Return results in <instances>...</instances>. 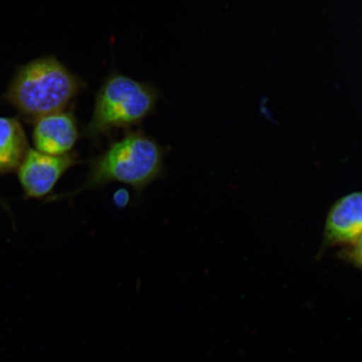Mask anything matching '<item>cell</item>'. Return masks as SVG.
I'll use <instances>...</instances> for the list:
<instances>
[{
    "mask_svg": "<svg viewBox=\"0 0 362 362\" xmlns=\"http://www.w3.org/2000/svg\"><path fill=\"white\" fill-rule=\"evenodd\" d=\"M164 149L155 139L141 130L130 131L89 161L87 179L80 187L49 196L47 202L72 198L111 182L128 185L138 194H141L148 185L164 175Z\"/></svg>",
    "mask_w": 362,
    "mask_h": 362,
    "instance_id": "6da1fadb",
    "label": "cell"
},
{
    "mask_svg": "<svg viewBox=\"0 0 362 362\" xmlns=\"http://www.w3.org/2000/svg\"><path fill=\"white\" fill-rule=\"evenodd\" d=\"M84 84L54 57L35 59L18 69L4 99L27 121L66 110Z\"/></svg>",
    "mask_w": 362,
    "mask_h": 362,
    "instance_id": "7a4b0ae2",
    "label": "cell"
},
{
    "mask_svg": "<svg viewBox=\"0 0 362 362\" xmlns=\"http://www.w3.org/2000/svg\"><path fill=\"white\" fill-rule=\"evenodd\" d=\"M158 97L151 85L112 72L96 95L92 119L83 129L84 137L98 142L112 130L139 124L155 110Z\"/></svg>",
    "mask_w": 362,
    "mask_h": 362,
    "instance_id": "3957f363",
    "label": "cell"
},
{
    "mask_svg": "<svg viewBox=\"0 0 362 362\" xmlns=\"http://www.w3.org/2000/svg\"><path fill=\"white\" fill-rule=\"evenodd\" d=\"M78 163L74 152L53 156L30 148L16 171L25 198L49 197L58 181Z\"/></svg>",
    "mask_w": 362,
    "mask_h": 362,
    "instance_id": "277c9868",
    "label": "cell"
},
{
    "mask_svg": "<svg viewBox=\"0 0 362 362\" xmlns=\"http://www.w3.org/2000/svg\"><path fill=\"white\" fill-rule=\"evenodd\" d=\"M33 124L35 149L48 155L71 153L79 139L78 121L74 113L66 110L40 117Z\"/></svg>",
    "mask_w": 362,
    "mask_h": 362,
    "instance_id": "5b68a950",
    "label": "cell"
},
{
    "mask_svg": "<svg viewBox=\"0 0 362 362\" xmlns=\"http://www.w3.org/2000/svg\"><path fill=\"white\" fill-rule=\"evenodd\" d=\"M362 233V192L334 202L325 219L323 248L349 245Z\"/></svg>",
    "mask_w": 362,
    "mask_h": 362,
    "instance_id": "8992f818",
    "label": "cell"
},
{
    "mask_svg": "<svg viewBox=\"0 0 362 362\" xmlns=\"http://www.w3.org/2000/svg\"><path fill=\"white\" fill-rule=\"evenodd\" d=\"M29 149L28 139L20 120L0 117V173L16 172Z\"/></svg>",
    "mask_w": 362,
    "mask_h": 362,
    "instance_id": "52a82bcc",
    "label": "cell"
},
{
    "mask_svg": "<svg viewBox=\"0 0 362 362\" xmlns=\"http://www.w3.org/2000/svg\"><path fill=\"white\" fill-rule=\"evenodd\" d=\"M341 248L339 257L354 268L362 270V233L354 242Z\"/></svg>",
    "mask_w": 362,
    "mask_h": 362,
    "instance_id": "ba28073f",
    "label": "cell"
},
{
    "mask_svg": "<svg viewBox=\"0 0 362 362\" xmlns=\"http://www.w3.org/2000/svg\"><path fill=\"white\" fill-rule=\"evenodd\" d=\"M130 201L128 189L122 188L113 194L112 202L117 208H124Z\"/></svg>",
    "mask_w": 362,
    "mask_h": 362,
    "instance_id": "9c48e42d",
    "label": "cell"
},
{
    "mask_svg": "<svg viewBox=\"0 0 362 362\" xmlns=\"http://www.w3.org/2000/svg\"><path fill=\"white\" fill-rule=\"evenodd\" d=\"M0 205H1L4 209H6L8 211H10V208L6 205V202L3 201L1 198H0Z\"/></svg>",
    "mask_w": 362,
    "mask_h": 362,
    "instance_id": "30bf717a",
    "label": "cell"
}]
</instances>
